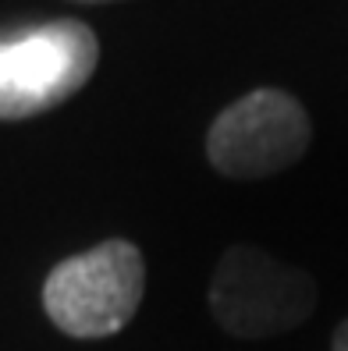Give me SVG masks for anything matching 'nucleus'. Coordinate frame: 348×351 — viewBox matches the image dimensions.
<instances>
[{"mask_svg":"<svg viewBox=\"0 0 348 351\" xmlns=\"http://www.w3.org/2000/svg\"><path fill=\"white\" fill-rule=\"evenodd\" d=\"M146 291V263L125 238L57 263L43 284V308L68 337H111L128 326Z\"/></svg>","mask_w":348,"mask_h":351,"instance_id":"obj_1","label":"nucleus"},{"mask_svg":"<svg viewBox=\"0 0 348 351\" xmlns=\"http://www.w3.org/2000/svg\"><path fill=\"white\" fill-rule=\"evenodd\" d=\"M316 308V280L263 249L235 245L210 277V313L220 330L242 341L288 334Z\"/></svg>","mask_w":348,"mask_h":351,"instance_id":"obj_2","label":"nucleus"},{"mask_svg":"<svg viewBox=\"0 0 348 351\" xmlns=\"http://www.w3.org/2000/svg\"><path fill=\"white\" fill-rule=\"evenodd\" d=\"M100 64L96 32L60 18L0 47V121H25L71 99Z\"/></svg>","mask_w":348,"mask_h":351,"instance_id":"obj_3","label":"nucleus"},{"mask_svg":"<svg viewBox=\"0 0 348 351\" xmlns=\"http://www.w3.org/2000/svg\"><path fill=\"white\" fill-rule=\"evenodd\" d=\"M310 114L284 89H253L220 110L207 135V156L224 178H270L310 149Z\"/></svg>","mask_w":348,"mask_h":351,"instance_id":"obj_4","label":"nucleus"},{"mask_svg":"<svg viewBox=\"0 0 348 351\" xmlns=\"http://www.w3.org/2000/svg\"><path fill=\"white\" fill-rule=\"evenodd\" d=\"M331 351H348V319H341V326L331 337Z\"/></svg>","mask_w":348,"mask_h":351,"instance_id":"obj_5","label":"nucleus"},{"mask_svg":"<svg viewBox=\"0 0 348 351\" xmlns=\"http://www.w3.org/2000/svg\"><path fill=\"white\" fill-rule=\"evenodd\" d=\"M86 4H96V0H86Z\"/></svg>","mask_w":348,"mask_h":351,"instance_id":"obj_6","label":"nucleus"}]
</instances>
